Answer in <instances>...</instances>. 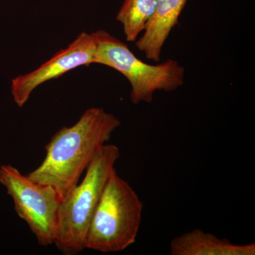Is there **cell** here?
<instances>
[{
	"mask_svg": "<svg viewBox=\"0 0 255 255\" xmlns=\"http://www.w3.org/2000/svg\"><path fill=\"white\" fill-rule=\"evenodd\" d=\"M187 0H158L155 14L144 31L143 35L135 41L137 50L143 53L151 61H160L162 48L166 41L178 23Z\"/></svg>",
	"mask_w": 255,
	"mask_h": 255,
	"instance_id": "7",
	"label": "cell"
},
{
	"mask_svg": "<svg viewBox=\"0 0 255 255\" xmlns=\"http://www.w3.org/2000/svg\"><path fill=\"white\" fill-rule=\"evenodd\" d=\"M97 41L93 33L82 32L66 48L60 50L39 68L11 80V92L15 104L22 108L40 85L63 76L82 66L97 64Z\"/></svg>",
	"mask_w": 255,
	"mask_h": 255,
	"instance_id": "6",
	"label": "cell"
},
{
	"mask_svg": "<svg viewBox=\"0 0 255 255\" xmlns=\"http://www.w3.org/2000/svg\"><path fill=\"white\" fill-rule=\"evenodd\" d=\"M0 183L13 199L16 214L26 223L38 245L55 244L62 201L56 189L31 180L10 164L0 167Z\"/></svg>",
	"mask_w": 255,
	"mask_h": 255,
	"instance_id": "5",
	"label": "cell"
},
{
	"mask_svg": "<svg viewBox=\"0 0 255 255\" xmlns=\"http://www.w3.org/2000/svg\"><path fill=\"white\" fill-rule=\"evenodd\" d=\"M122 122L103 108L92 107L71 127H63L46 144L41 164L27 177L52 186L62 199L79 183L102 146L110 141Z\"/></svg>",
	"mask_w": 255,
	"mask_h": 255,
	"instance_id": "1",
	"label": "cell"
},
{
	"mask_svg": "<svg viewBox=\"0 0 255 255\" xmlns=\"http://www.w3.org/2000/svg\"><path fill=\"white\" fill-rule=\"evenodd\" d=\"M158 0H124L116 20L122 25L126 40L135 42L155 14Z\"/></svg>",
	"mask_w": 255,
	"mask_h": 255,
	"instance_id": "9",
	"label": "cell"
},
{
	"mask_svg": "<svg viewBox=\"0 0 255 255\" xmlns=\"http://www.w3.org/2000/svg\"><path fill=\"white\" fill-rule=\"evenodd\" d=\"M120 156L118 146H102L85 171L82 182L62 199L54 244L60 253L76 255L85 250L89 226Z\"/></svg>",
	"mask_w": 255,
	"mask_h": 255,
	"instance_id": "2",
	"label": "cell"
},
{
	"mask_svg": "<svg viewBox=\"0 0 255 255\" xmlns=\"http://www.w3.org/2000/svg\"><path fill=\"white\" fill-rule=\"evenodd\" d=\"M143 204L129 183L112 174L93 215L85 249L100 253H119L136 241Z\"/></svg>",
	"mask_w": 255,
	"mask_h": 255,
	"instance_id": "3",
	"label": "cell"
},
{
	"mask_svg": "<svg viewBox=\"0 0 255 255\" xmlns=\"http://www.w3.org/2000/svg\"><path fill=\"white\" fill-rule=\"evenodd\" d=\"M171 255H255V243L233 244L226 238L194 229L171 241Z\"/></svg>",
	"mask_w": 255,
	"mask_h": 255,
	"instance_id": "8",
	"label": "cell"
},
{
	"mask_svg": "<svg viewBox=\"0 0 255 255\" xmlns=\"http://www.w3.org/2000/svg\"><path fill=\"white\" fill-rule=\"evenodd\" d=\"M97 41V64L114 69L130 85L132 105L151 104L157 91H175L184 85L185 68L177 60L168 59L150 65L142 61L124 42L105 30L94 32Z\"/></svg>",
	"mask_w": 255,
	"mask_h": 255,
	"instance_id": "4",
	"label": "cell"
}]
</instances>
